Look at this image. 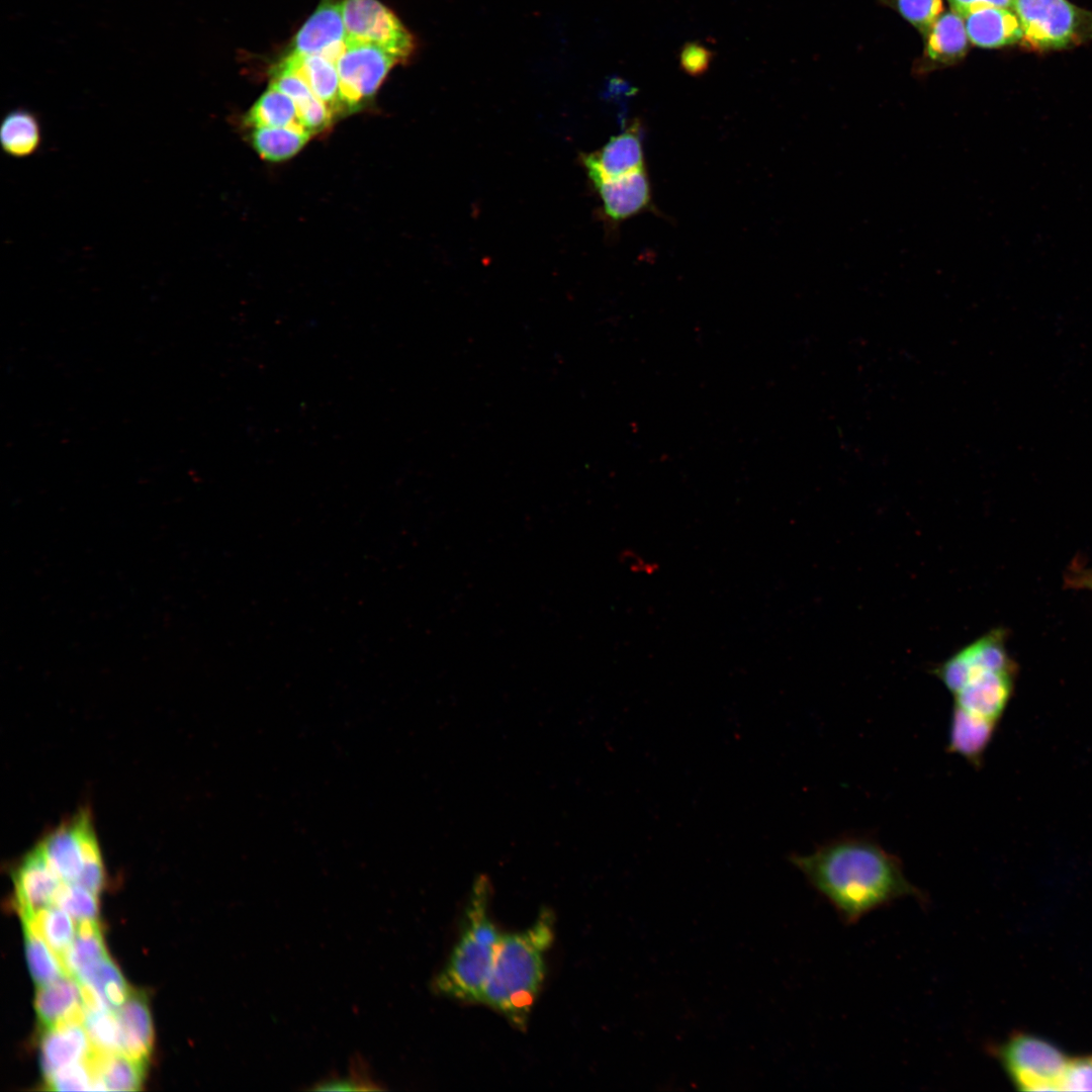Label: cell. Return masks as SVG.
Segmentation results:
<instances>
[{
    "mask_svg": "<svg viewBox=\"0 0 1092 1092\" xmlns=\"http://www.w3.org/2000/svg\"><path fill=\"white\" fill-rule=\"evenodd\" d=\"M790 859L847 924L900 898L925 900L899 858L866 837H840Z\"/></svg>",
    "mask_w": 1092,
    "mask_h": 1092,
    "instance_id": "cell-1",
    "label": "cell"
},
{
    "mask_svg": "<svg viewBox=\"0 0 1092 1092\" xmlns=\"http://www.w3.org/2000/svg\"><path fill=\"white\" fill-rule=\"evenodd\" d=\"M553 939L554 916L548 909L526 929L504 933L479 1003L524 1029L545 979V957Z\"/></svg>",
    "mask_w": 1092,
    "mask_h": 1092,
    "instance_id": "cell-2",
    "label": "cell"
},
{
    "mask_svg": "<svg viewBox=\"0 0 1092 1092\" xmlns=\"http://www.w3.org/2000/svg\"><path fill=\"white\" fill-rule=\"evenodd\" d=\"M1002 627L966 645L932 672L951 693L953 706L997 722L1008 704L1017 664L1008 653Z\"/></svg>",
    "mask_w": 1092,
    "mask_h": 1092,
    "instance_id": "cell-3",
    "label": "cell"
},
{
    "mask_svg": "<svg viewBox=\"0 0 1092 1092\" xmlns=\"http://www.w3.org/2000/svg\"><path fill=\"white\" fill-rule=\"evenodd\" d=\"M491 891L488 877L477 876L469 893L458 940L434 979L433 987L438 994L479 1003L504 934L489 915Z\"/></svg>",
    "mask_w": 1092,
    "mask_h": 1092,
    "instance_id": "cell-4",
    "label": "cell"
},
{
    "mask_svg": "<svg viewBox=\"0 0 1092 1092\" xmlns=\"http://www.w3.org/2000/svg\"><path fill=\"white\" fill-rule=\"evenodd\" d=\"M1011 8L1036 49H1064L1092 37V12L1068 0H1012Z\"/></svg>",
    "mask_w": 1092,
    "mask_h": 1092,
    "instance_id": "cell-5",
    "label": "cell"
},
{
    "mask_svg": "<svg viewBox=\"0 0 1092 1092\" xmlns=\"http://www.w3.org/2000/svg\"><path fill=\"white\" fill-rule=\"evenodd\" d=\"M994 1054L1014 1085L1022 1091L1060 1090V1081L1069 1061L1055 1044L1026 1033L1012 1035L994 1049Z\"/></svg>",
    "mask_w": 1092,
    "mask_h": 1092,
    "instance_id": "cell-6",
    "label": "cell"
},
{
    "mask_svg": "<svg viewBox=\"0 0 1092 1092\" xmlns=\"http://www.w3.org/2000/svg\"><path fill=\"white\" fill-rule=\"evenodd\" d=\"M398 63L377 44L346 37L345 49L336 62L344 108L355 109L372 97Z\"/></svg>",
    "mask_w": 1092,
    "mask_h": 1092,
    "instance_id": "cell-7",
    "label": "cell"
},
{
    "mask_svg": "<svg viewBox=\"0 0 1092 1092\" xmlns=\"http://www.w3.org/2000/svg\"><path fill=\"white\" fill-rule=\"evenodd\" d=\"M346 37L377 44L400 63L415 49L413 35L387 7L377 0H343Z\"/></svg>",
    "mask_w": 1092,
    "mask_h": 1092,
    "instance_id": "cell-8",
    "label": "cell"
},
{
    "mask_svg": "<svg viewBox=\"0 0 1092 1092\" xmlns=\"http://www.w3.org/2000/svg\"><path fill=\"white\" fill-rule=\"evenodd\" d=\"M643 129L641 121L636 119L601 149L581 156L593 184L646 168Z\"/></svg>",
    "mask_w": 1092,
    "mask_h": 1092,
    "instance_id": "cell-9",
    "label": "cell"
},
{
    "mask_svg": "<svg viewBox=\"0 0 1092 1092\" xmlns=\"http://www.w3.org/2000/svg\"><path fill=\"white\" fill-rule=\"evenodd\" d=\"M12 879L15 906L22 921L54 905L62 884L36 847L15 867Z\"/></svg>",
    "mask_w": 1092,
    "mask_h": 1092,
    "instance_id": "cell-10",
    "label": "cell"
},
{
    "mask_svg": "<svg viewBox=\"0 0 1092 1092\" xmlns=\"http://www.w3.org/2000/svg\"><path fill=\"white\" fill-rule=\"evenodd\" d=\"M90 821L80 812L46 834L35 846L62 883L77 884L84 869V834Z\"/></svg>",
    "mask_w": 1092,
    "mask_h": 1092,
    "instance_id": "cell-11",
    "label": "cell"
},
{
    "mask_svg": "<svg viewBox=\"0 0 1092 1092\" xmlns=\"http://www.w3.org/2000/svg\"><path fill=\"white\" fill-rule=\"evenodd\" d=\"M345 44L343 0H323L296 33L291 53L321 55L336 63Z\"/></svg>",
    "mask_w": 1092,
    "mask_h": 1092,
    "instance_id": "cell-12",
    "label": "cell"
},
{
    "mask_svg": "<svg viewBox=\"0 0 1092 1092\" xmlns=\"http://www.w3.org/2000/svg\"><path fill=\"white\" fill-rule=\"evenodd\" d=\"M593 185L602 202L603 213L612 223L654 209L646 168Z\"/></svg>",
    "mask_w": 1092,
    "mask_h": 1092,
    "instance_id": "cell-13",
    "label": "cell"
},
{
    "mask_svg": "<svg viewBox=\"0 0 1092 1092\" xmlns=\"http://www.w3.org/2000/svg\"><path fill=\"white\" fill-rule=\"evenodd\" d=\"M34 1009L42 1028L65 1023L83 1024L85 1008L79 982L67 974L51 984L37 987Z\"/></svg>",
    "mask_w": 1092,
    "mask_h": 1092,
    "instance_id": "cell-14",
    "label": "cell"
},
{
    "mask_svg": "<svg viewBox=\"0 0 1092 1092\" xmlns=\"http://www.w3.org/2000/svg\"><path fill=\"white\" fill-rule=\"evenodd\" d=\"M115 1012L119 1025L120 1053L147 1064L153 1051L154 1027L146 994L131 991Z\"/></svg>",
    "mask_w": 1092,
    "mask_h": 1092,
    "instance_id": "cell-15",
    "label": "cell"
},
{
    "mask_svg": "<svg viewBox=\"0 0 1092 1092\" xmlns=\"http://www.w3.org/2000/svg\"><path fill=\"white\" fill-rule=\"evenodd\" d=\"M91 1051L90 1039L81 1023L42 1028L40 1065L43 1077L61 1068L86 1061Z\"/></svg>",
    "mask_w": 1092,
    "mask_h": 1092,
    "instance_id": "cell-16",
    "label": "cell"
},
{
    "mask_svg": "<svg viewBox=\"0 0 1092 1092\" xmlns=\"http://www.w3.org/2000/svg\"><path fill=\"white\" fill-rule=\"evenodd\" d=\"M969 40L981 48H1000L1023 38L1018 17L1008 8L984 6L964 17Z\"/></svg>",
    "mask_w": 1092,
    "mask_h": 1092,
    "instance_id": "cell-17",
    "label": "cell"
},
{
    "mask_svg": "<svg viewBox=\"0 0 1092 1092\" xmlns=\"http://www.w3.org/2000/svg\"><path fill=\"white\" fill-rule=\"evenodd\" d=\"M277 68L299 75L315 97L323 101L333 113L344 108L335 62L321 55L290 53Z\"/></svg>",
    "mask_w": 1092,
    "mask_h": 1092,
    "instance_id": "cell-18",
    "label": "cell"
},
{
    "mask_svg": "<svg viewBox=\"0 0 1092 1092\" xmlns=\"http://www.w3.org/2000/svg\"><path fill=\"white\" fill-rule=\"evenodd\" d=\"M995 721L953 706L948 736V751L979 765L996 727Z\"/></svg>",
    "mask_w": 1092,
    "mask_h": 1092,
    "instance_id": "cell-19",
    "label": "cell"
},
{
    "mask_svg": "<svg viewBox=\"0 0 1092 1092\" xmlns=\"http://www.w3.org/2000/svg\"><path fill=\"white\" fill-rule=\"evenodd\" d=\"M88 1063L94 1072V1090L136 1091L144 1083L146 1065L122 1053L103 1054L92 1049Z\"/></svg>",
    "mask_w": 1092,
    "mask_h": 1092,
    "instance_id": "cell-20",
    "label": "cell"
},
{
    "mask_svg": "<svg viewBox=\"0 0 1092 1092\" xmlns=\"http://www.w3.org/2000/svg\"><path fill=\"white\" fill-rule=\"evenodd\" d=\"M925 36V54L933 64H953L968 51L969 37L965 21L954 11L941 13Z\"/></svg>",
    "mask_w": 1092,
    "mask_h": 1092,
    "instance_id": "cell-21",
    "label": "cell"
},
{
    "mask_svg": "<svg viewBox=\"0 0 1092 1092\" xmlns=\"http://www.w3.org/2000/svg\"><path fill=\"white\" fill-rule=\"evenodd\" d=\"M0 143L4 153L13 158L33 155L41 144V127L37 116L26 109L8 112L0 127Z\"/></svg>",
    "mask_w": 1092,
    "mask_h": 1092,
    "instance_id": "cell-22",
    "label": "cell"
},
{
    "mask_svg": "<svg viewBox=\"0 0 1092 1092\" xmlns=\"http://www.w3.org/2000/svg\"><path fill=\"white\" fill-rule=\"evenodd\" d=\"M311 133L299 125L254 127L251 135L256 152L269 162L285 161L297 154Z\"/></svg>",
    "mask_w": 1092,
    "mask_h": 1092,
    "instance_id": "cell-23",
    "label": "cell"
},
{
    "mask_svg": "<svg viewBox=\"0 0 1092 1092\" xmlns=\"http://www.w3.org/2000/svg\"><path fill=\"white\" fill-rule=\"evenodd\" d=\"M107 957L97 919H87L78 922L76 936L61 960L67 973L75 977Z\"/></svg>",
    "mask_w": 1092,
    "mask_h": 1092,
    "instance_id": "cell-24",
    "label": "cell"
},
{
    "mask_svg": "<svg viewBox=\"0 0 1092 1092\" xmlns=\"http://www.w3.org/2000/svg\"><path fill=\"white\" fill-rule=\"evenodd\" d=\"M245 122L253 127L301 126L294 101L271 86L249 110Z\"/></svg>",
    "mask_w": 1092,
    "mask_h": 1092,
    "instance_id": "cell-25",
    "label": "cell"
},
{
    "mask_svg": "<svg viewBox=\"0 0 1092 1092\" xmlns=\"http://www.w3.org/2000/svg\"><path fill=\"white\" fill-rule=\"evenodd\" d=\"M75 978L80 984L92 987L114 1011L125 1002L131 992L109 956Z\"/></svg>",
    "mask_w": 1092,
    "mask_h": 1092,
    "instance_id": "cell-26",
    "label": "cell"
},
{
    "mask_svg": "<svg viewBox=\"0 0 1092 1092\" xmlns=\"http://www.w3.org/2000/svg\"><path fill=\"white\" fill-rule=\"evenodd\" d=\"M72 918L64 909L54 904L40 911L33 918L23 920L22 924L23 927L41 936L61 958L76 936Z\"/></svg>",
    "mask_w": 1092,
    "mask_h": 1092,
    "instance_id": "cell-27",
    "label": "cell"
},
{
    "mask_svg": "<svg viewBox=\"0 0 1092 1092\" xmlns=\"http://www.w3.org/2000/svg\"><path fill=\"white\" fill-rule=\"evenodd\" d=\"M307 1090L314 1091H382L386 1087L375 1077L369 1062L359 1053L350 1057L347 1073L331 1072L313 1082Z\"/></svg>",
    "mask_w": 1092,
    "mask_h": 1092,
    "instance_id": "cell-28",
    "label": "cell"
},
{
    "mask_svg": "<svg viewBox=\"0 0 1092 1092\" xmlns=\"http://www.w3.org/2000/svg\"><path fill=\"white\" fill-rule=\"evenodd\" d=\"M25 957L29 973L37 987L51 984L67 975L61 958L34 931L23 927Z\"/></svg>",
    "mask_w": 1092,
    "mask_h": 1092,
    "instance_id": "cell-29",
    "label": "cell"
},
{
    "mask_svg": "<svg viewBox=\"0 0 1092 1092\" xmlns=\"http://www.w3.org/2000/svg\"><path fill=\"white\" fill-rule=\"evenodd\" d=\"M83 1026L94 1051L103 1054L120 1053L119 1025L115 1011H85Z\"/></svg>",
    "mask_w": 1092,
    "mask_h": 1092,
    "instance_id": "cell-30",
    "label": "cell"
},
{
    "mask_svg": "<svg viewBox=\"0 0 1092 1092\" xmlns=\"http://www.w3.org/2000/svg\"><path fill=\"white\" fill-rule=\"evenodd\" d=\"M54 904L64 909L78 922L97 919V895L78 884L62 883Z\"/></svg>",
    "mask_w": 1092,
    "mask_h": 1092,
    "instance_id": "cell-31",
    "label": "cell"
},
{
    "mask_svg": "<svg viewBox=\"0 0 1092 1092\" xmlns=\"http://www.w3.org/2000/svg\"><path fill=\"white\" fill-rule=\"evenodd\" d=\"M44 1081L49 1090L87 1091L94 1090L96 1078L86 1060L53 1072Z\"/></svg>",
    "mask_w": 1092,
    "mask_h": 1092,
    "instance_id": "cell-32",
    "label": "cell"
},
{
    "mask_svg": "<svg viewBox=\"0 0 1092 1092\" xmlns=\"http://www.w3.org/2000/svg\"><path fill=\"white\" fill-rule=\"evenodd\" d=\"M898 12L926 35L942 11V0H891Z\"/></svg>",
    "mask_w": 1092,
    "mask_h": 1092,
    "instance_id": "cell-33",
    "label": "cell"
},
{
    "mask_svg": "<svg viewBox=\"0 0 1092 1092\" xmlns=\"http://www.w3.org/2000/svg\"><path fill=\"white\" fill-rule=\"evenodd\" d=\"M1060 1090L1092 1091V1056L1068 1061L1060 1081Z\"/></svg>",
    "mask_w": 1092,
    "mask_h": 1092,
    "instance_id": "cell-34",
    "label": "cell"
},
{
    "mask_svg": "<svg viewBox=\"0 0 1092 1092\" xmlns=\"http://www.w3.org/2000/svg\"><path fill=\"white\" fill-rule=\"evenodd\" d=\"M301 126L311 134L328 127L332 121V110L317 97L297 108Z\"/></svg>",
    "mask_w": 1092,
    "mask_h": 1092,
    "instance_id": "cell-35",
    "label": "cell"
},
{
    "mask_svg": "<svg viewBox=\"0 0 1092 1092\" xmlns=\"http://www.w3.org/2000/svg\"><path fill=\"white\" fill-rule=\"evenodd\" d=\"M713 54L699 42H687L679 55L680 68L689 75L698 77L709 68Z\"/></svg>",
    "mask_w": 1092,
    "mask_h": 1092,
    "instance_id": "cell-36",
    "label": "cell"
},
{
    "mask_svg": "<svg viewBox=\"0 0 1092 1092\" xmlns=\"http://www.w3.org/2000/svg\"><path fill=\"white\" fill-rule=\"evenodd\" d=\"M1064 587L1092 590V567H1084L1075 561L1064 574Z\"/></svg>",
    "mask_w": 1092,
    "mask_h": 1092,
    "instance_id": "cell-37",
    "label": "cell"
},
{
    "mask_svg": "<svg viewBox=\"0 0 1092 1092\" xmlns=\"http://www.w3.org/2000/svg\"><path fill=\"white\" fill-rule=\"evenodd\" d=\"M623 563L632 571L639 574L651 575L658 570V564L645 559V557L629 550L622 552Z\"/></svg>",
    "mask_w": 1092,
    "mask_h": 1092,
    "instance_id": "cell-38",
    "label": "cell"
},
{
    "mask_svg": "<svg viewBox=\"0 0 1092 1092\" xmlns=\"http://www.w3.org/2000/svg\"><path fill=\"white\" fill-rule=\"evenodd\" d=\"M952 11L964 17L970 11L984 7V6H996L1002 8H1010L1012 0H948Z\"/></svg>",
    "mask_w": 1092,
    "mask_h": 1092,
    "instance_id": "cell-39",
    "label": "cell"
}]
</instances>
